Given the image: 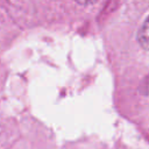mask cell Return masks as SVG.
<instances>
[{
    "instance_id": "obj_1",
    "label": "cell",
    "mask_w": 149,
    "mask_h": 149,
    "mask_svg": "<svg viewBox=\"0 0 149 149\" xmlns=\"http://www.w3.org/2000/svg\"><path fill=\"white\" fill-rule=\"evenodd\" d=\"M136 38H137L139 44L144 50H149V16L141 24V27L137 31Z\"/></svg>"
},
{
    "instance_id": "obj_2",
    "label": "cell",
    "mask_w": 149,
    "mask_h": 149,
    "mask_svg": "<svg viewBox=\"0 0 149 149\" xmlns=\"http://www.w3.org/2000/svg\"><path fill=\"white\" fill-rule=\"evenodd\" d=\"M77 3H79V5H83V6H87V5H92V3H94L95 1H98V0H74Z\"/></svg>"
}]
</instances>
